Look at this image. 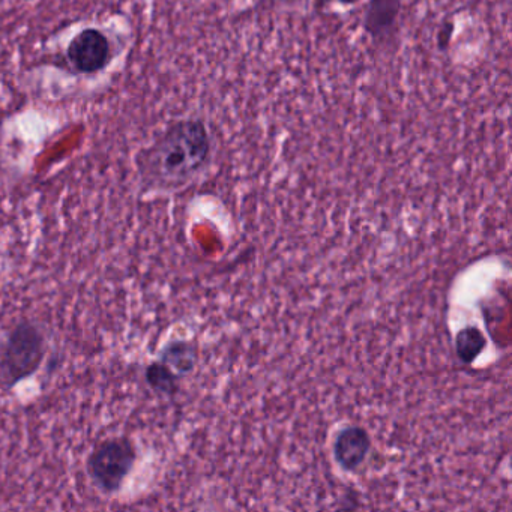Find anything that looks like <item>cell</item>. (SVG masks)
I'll list each match as a JSON object with an SVG mask.
<instances>
[{
    "mask_svg": "<svg viewBox=\"0 0 512 512\" xmlns=\"http://www.w3.org/2000/svg\"><path fill=\"white\" fill-rule=\"evenodd\" d=\"M398 0H373L365 16V28L374 38L391 34L398 17Z\"/></svg>",
    "mask_w": 512,
    "mask_h": 512,
    "instance_id": "7",
    "label": "cell"
},
{
    "mask_svg": "<svg viewBox=\"0 0 512 512\" xmlns=\"http://www.w3.org/2000/svg\"><path fill=\"white\" fill-rule=\"evenodd\" d=\"M49 353L46 331L34 320L14 323L0 338V385L13 389L38 373Z\"/></svg>",
    "mask_w": 512,
    "mask_h": 512,
    "instance_id": "2",
    "label": "cell"
},
{
    "mask_svg": "<svg viewBox=\"0 0 512 512\" xmlns=\"http://www.w3.org/2000/svg\"><path fill=\"white\" fill-rule=\"evenodd\" d=\"M455 355L464 365L473 364L487 347L484 332L476 326H466L455 335Z\"/></svg>",
    "mask_w": 512,
    "mask_h": 512,
    "instance_id": "9",
    "label": "cell"
},
{
    "mask_svg": "<svg viewBox=\"0 0 512 512\" xmlns=\"http://www.w3.org/2000/svg\"><path fill=\"white\" fill-rule=\"evenodd\" d=\"M139 461V448L131 437L119 434L98 442L86 458V473L95 490L112 497L124 490Z\"/></svg>",
    "mask_w": 512,
    "mask_h": 512,
    "instance_id": "3",
    "label": "cell"
},
{
    "mask_svg": "<svg viewBox=\"0 0 512 512\" xmlns=\"http://www.w3.org/2000/svg\"><path fill=\"white\" fill-rule=\"evenodd\" d=\"M320 5H328V4H338L343 5V7H349V5L356 4L359 0H317Z\"/></svg>",
    "mask_w": 512,
    "mask_h": 512,
    "instance_id": "10",
    "label": "cell"
},
{
    "mask_svg": "<svg viewBox=\"0 0 512 512\" xmlns=\"http://www.w3.org/2000/svg\"><path fill=\"white\" fill-rule=\"evenodd\" d=\"M182 377L160 359L149 362L145 368V382L160 397L172 398L181 391Z\"/></svg>",
    "mask_w": 512,
    "mask_h": 512,
    "instance_id": "8",
    "label": "cell"
},
{
    "mask_svg": "<svg viewBox=\"0 0 512 512\" xmlns=\"http://www.w3.org/2000/svg\"><path fill=\"white\" fill-rule=\"evenodd\" d=\"M371 451V437L364 427L347 425L341 428L332 443L335 463L344 472H356L364 466Z\"/></svg>",
    "mask_w": 512,
    "mask_h": 512,
    "instance_id": "5",
    "label": "cell"
},
{
    "mask_svg": "<svg viewBox=\"0 0 512 512\" xmlns=\"http://www.w3.org/2000/svg\"><path fill=\"white\" fill-rule=\"evenodd\" d=\"M67 56L79 73H100L110 61L109 38L98 29H85L68 44Z\"/></svg>",
    "mask_w": 512,
    "mask_h": 512,
    "instance_id": "4",
    "label": "cell"
},
{
    "mask_svg": "<svg viewBox=\"0 0 512 512\" xmlns=\"http://www.w3.org/2000/svg\"><path fill=\"white\" fill-rule=\"evenodd\" d=\"M211 157L212 139L205 122L181 119L137 152V176L148 193H170L194 181Z\"/></svg>",
    "mask_w": 512,
    "mask_h": 512,
    "instance_id": "1",
    "label": "cell"
},
{
    "mask_svg": "<svg viewBox=\"0 0 512 512\" xmlns=\"http://www.w3.org/2000/svg\"><path fill=\"white\" fill-rule=\"evenodd\" d=\"M158 359L169 365L178 376H190L199 362V349L193 341L172 340L158 352Z\"/></svg>",
    "mask_w": 512,
    "mask_h": 512,
    "instance_id": "6",
    "label": "cell"
}]
</instances>
